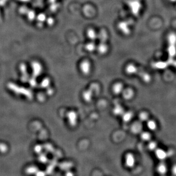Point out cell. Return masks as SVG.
<instances>
[{
  "mask_svg": "<svg viewBox=\"0 0 176 176\" xmlns=\"http://www.w3.org/2000/svg\"><path fill=\"white\" fill-rule=\"evenodd\" d=\"M168 54L170 58H173L176 55V34L171 33L168 35Z\"/></svg>",
  "mask_w": 176,
  "mask_h": 176,
  "instance_id": "cell-1",
  "label": "cell"
},
{
  "mask_svg": "<svg viewBox=\"0 0 176 176\" xmlns=\"http://www.w3.org/2000/svg\"><path fill=\"white\" fill-rule=\"evenodd\" d=\"M68 121L70 126L74 127L76 126L77 123V115L74 111H70L67 115Z\"/></svg>",
  "mask_w": 176,
  "mask_h": 176,
  "instance_id": "cell-2",
  "label": "cell"
},
{
  "mask_svg": "<svg viewBox=\"0 0 176 176\" xmlns=\"http://www.w3.org/2000/svg\"><path fill=\"white\" fill-rule=\"evenodd\" d=\"M131 130L132 133L135 134H138L141 133L142 130V125L141 122L136 121L132 125Z\"/></svg>",
  "mask_w": 176,
  "mask_h": 176,
  "instance_id": "cell-3",
  "label": "cell"
},
{
  "mask_svg": "<svg viewBox=\"0 0 176 176\" xmlns=\"http://www.w3.org/2000/svg\"><path fill=\"white\" fill-rule=\"evenodd\" d=\"M125 164L126 166L129 168H132L134 166L135 164V158L134 156L132 154H128L125 158Z\"/></svg>",
  "mask_w": 176,
  "mask_h": 176,
  "instance_id": "cell-4",
  "label": "cell"
},
{
  "mask_svg": "<svg viewBox=\"0 0 176 176\" xmlns=\"http://www.w3.org/2000/svg\"><path fill=\"white\" fill-rule=\"evenodd\" d=\"M122 93L123 98L126 100L131 99L134 95V92L133 89H129V88L123 89Z\"/></svg>",
  "mask_w": 176,
  "mask_h": 176,
  "instance_id": "cell-5",
  "label": "cell"
},
{
  "mask_svg": "<svg viewBox=\"0 0 176 176\" xmlns=\"http://www.w3.org/2000/svg\"><path fill=\"white\" fill-rule=\"evenodd\" d=\"M156 157L160 160H164L167 157V154L166 152L163 150V149H156Z\"/></svg>",
  "mask_w": 176,
  "mask_h": 176,
  "instance_id": "cell-6",
  "label": "cell"
},
{
  "mask_svg": "<svg viewBox=\"0 0 176 176\" xmlns=\"http://www.w3.org/2000/svg\"><path fill=\"white\" fill-rule=\"evenodd\" d=\"M123 89H123V85L120 83H116L112 87V91L116 95H119L122 93Z\"/></svg>",
  "mask_w": 176,
  "mask_h": 176,
  "instance_id": "cell-7",
  "label": "cell"
},
{
  "mask_svg": "<svg viewBox=\"0 0 176 176\" xmlns=\"http://www.w3.org/2000/svg\"><path fill=\"white\" fill-rule=\"evenodd\" d=\"M122 119L125 122H128L131 120L133 117V114L131 112H124L122 114Z\"/></svg>",
  "mask_w": 176,
  "mask_h": 176,
  "instance_id": "cell-8",
  "label": "cell"
},
{
  "mask_svg": "<svg viewBox=\"0 0 176 176\" xmlns=\"http://www.w3.org/2000/svg\"><path fill=\"white\" fill-rule=\"evenodd\" d=\"M124 112L123 108L119 105L115 106L113 109V113L116 115H122Z\"/></svg>",
  "mask_w": 176,
  "mask_h": 176,
  "instance_id": "cell-9",
  "label": "cell"
},
{
  "mask_svg": "<svg viewBox=\"0 0 176 176\" xmlns=\"http://www.w3.org/2000/svg\"><path fill=\"white\" fill-rule=\"evenodd\" d=\"M92 93L90 90H87L83 92V98L86 101L89 102L91 101L92 98Z\"/></svg>",
  "mask_w": 176,
  "mask_h": 176,
  "instance_id": "cell-10",
  "label": "cell"
},
{
  "mask_svg": "<svg viewBox=\"0 0 176 176\" xmlns=\"http://www.w3.org/2000/svg\"><path fill=\"white\" fill-rule=\"evenodd\" d=\"M157 171L158 173L161 175H164L166 173L167 167L164 164H160L157 167Z\"/></svg>",
  "mask_w": 176,
  "mask_h": 176,
  "instance_id": "cell-11",
  "label": "cell"
},
{
  "mask_svg": "<svg viewBox=\"0 0 176 176\" xmlns=\"http://www.w3.org/2000/svg\"><path fill=\"white\" fill-rule=\"evenodd\" d=\"M147 125L148 128L150 130H152V131L155 130L156 128H157V124H156V123L154 121H148Z\"/></svg>",
  "mask_w": 176,
  "mask_h": 176,
  "instance_id": "cell-12",
  "label": "cell"
},
{
  "mask_svg": "<svg viewBox=\"0 0 176 176\" xmlns=\"http://www.w3.org/2000/svg\"><path fill=\"white\" fill-rule=\"evenodd\" d=\"M141 138L144 141H148L151 139V135L148 132H145L141 133Z\"/></svg>",
  "mask_w": 176,
  "mask_h": 176,
  "instance_id": "cell-13",
  "label": "cell"
},
{
  "mask_svg": "<svg viewBox=\"0 0 176 176\" xmlns=\"http://www.w3.org/2000/svg\"><path fill=\"white\" fill-rule=\"evenodd\" d=\"M139 118L141 121H145L148 119V115L146 112H141L139 115Z\"/></svg>",
  "mask_w": 176,
  "mask_h": 176,
  "instance_id": "cell-14",
  "label": "cell"
},
{
  "mask_svg": "<svg viewBox=\"0 0 176 176\" xmlns=\"http://www.w3.org/2000/svg\"><path fill=\"white\" fill-rule=\"evenodd\" d=\"M127 72L129 74H134L135 73V72L137 71V69L135 68V67L133 65H130L127 68Z\"/></svg>",
  "mask_w": 176,
  "mask_h": 176,
  "instance_id": "cell-15",
  "label": "cell"
},
{
  "mask_svg": "<svg viewBox=\"0 0 176 176\" xmlns=\"http://www.w3.org/2000/svg\"><path fill=\"white\" fill-rule=\"evenodd\" d=\"M81 70L84 73L87 74V73H88L89 72V65H88L87 63H85V64H83L81 67Z\"/></svg>",
  "mask_w": 176,
  "mask_h": 176,
  "instance_id": "cell-16",
  "label": "cell"
},
{
  "mask_svg": "<svg viewBox=\"0 0 176 176\" xmlns=\"http://www.w3.org/2000/svg\"><path fill=\"white\" fill-rule=\"evenodd\" d=\"M148 148L150 150H154L157 149V144L156 142L152 141L149 143L148 144Z\"/></svg>",
  "mask_w": 176,
  "mask_h": 176,
  "instance_id": "cell-17",
  "label": "cell"
},
{
  "mask_svg": "<svg viewBox=\"0 0 176 176\" xmlns=\"http://www.w3.org/2000/svg\"><path fill=\"white\" fill-rule=\"evenodd\" d=\"M142 78L143 80L145 82H148L150 81L151 78L149 76V75H148L147 73H143L142 75Z\"/></svg>",
  "mask_w": 176,
  "mask_h": 176,
  "instance_id": "cell-18",
  "label": "cell"
},
{
  "mask_svg": "<svg viewBox=\"0 0 176 176\" xmlns=\"http://www.w3.org/2000/svg\"><path fill=\"white\" fill-rule=\"evenodd\" d=\"M167 64L165 62H159L157 64H156V67H157L158 68H165L166 67Z\"/></svg>",
  "mask_w": 176,
  "mask_h": 176,
  "instance_id": "cell-19",
  "label": "cell"
},
{
  "mask_svg": "<svg viewBox=\"0 0 176 176\" xmlns=\"http://www.w3.org/2000/svg\"><path fill=\"white\" fill-rule=\"evenodd\" d=\"M172 172L174 175H176V165H174L172 167Z\"/></svg>",
  "mask_w": 176,
  "mask_h": 176,
  "instance_id": "cell-20",
  "label": "cell"
},
{
  "mask_svg": "<svg viewBox=\"0 0 176 176\" xmlns=\"http://www.w3.org/2000/svg\"><path fill=\"white\" fill-rule=\"evenodd\" d=\"M49 82L48 80H45V81L43 83V87H47V86L49 85Z\"/></svg>",
  "mask_w": 176,
  "mask_h": 176,
  "instance_id": "cell-21",
  "label": "cell"
},
{
  "mask_svg": "<svg viewBox=\"0 0 176 176\" xmlns=\"http://www.w3.org/2000/svg\"><path fill=\"white\" fill-rule=\"evenodd\" d=\"M171 1H176V0H170Z\"/></svg>",
  "mask_w": 176,
  "mask_h": 176,
  "instance_id": "cell-22",
  "label": "cell"
}]
</instances>
